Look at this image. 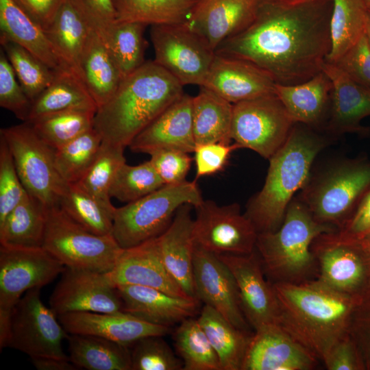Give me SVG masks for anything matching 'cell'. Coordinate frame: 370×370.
<instances>
[{
    "mask_svg": "<svg viewBox=\"0 0 370 370\" xmlns=\"http://www.w3.org/2000/svg\"><path fill=\"white\" fill-rule=\"evenodd\" d=\"M333 0H258L251 22L215 53L251 62L276 84H297L322 70L331 49Z\"/></svg>",
    "mask_w": 370,
    "mask_h": 370,
    "instance_id": "6da1fadb",
    "label": "cell"
},
{
    "mask_svg": "<svg viewBox=\"0 0 370 370\" xmlns=\"http://www.w3.org/2000/svg\"><path fill=\"white\" fill-rule=\"evenodd\" d=\"M272 284L280 309L279 325L322 360L349 332L358 301L317 279Z\"/></svg>",
    "mask_w": 370,
    "mask_h": 370,
    "instance_id": "7a4b0ae2",
    "label": "cell"
},
{
    "mask_svg": "<svg viewBox=\"0 0 370 370\" xmlns=\"http://www.w3.org/2000/svg\"><path fill=\"white\" fill-rule=\"evenodd\" d=\"M184 93L183 86L169 72L153 60L146 61L97 108L94 128L102 141L125 148Z\"/></svg>",
    "mask_w": 370,
    "mask_h": 370,
    "instance_id": "3957f363",
    "label": "cell"
},
{
    "mask_svg": "<svg viewBox=\"0 0 370 370\" xmlns=\"http://www.w3.org/2000/svg\"><path fill=\"white\" fill-rule=\"evenodd\" d=\"M295 123L284 145L269 159L262 189L253 196L244 213L258 233L274 232L282 225L295 193L310 175L318 154L330 143V136Z\"/></svg>",
    "mask_w": 370,
    "mask_h": 370,
    "instance_id": "277c9868",
    "label": "cell"
},
{
    "mask_svg": "<svg viewBox=\"0 0 370 370\" xmlns=\"http://www.w3.org/2000/svg\"><path fill=\"white\" fill-rule=\"evenodd\" d=\"M334 230L317 221L300 199L294 197L280 227L258 234L256 249L269 281L299 283L312 280L317 273L312 243L319 234Z\"/></svg>",
    "mask_w": 370,
    "mask_h": 370,
    "instance_id": "5b68a950",
    "label": "cell"
},
{
    "mask_svg": "<svg viewBox=\"0 0 370 370\" xmlns=\"http://www.w3.org/2000/svg\"><path fill=\"white\" fill-rule=\"evenodd\" d=\"M370 188V160L343 159L310 175L298 197L319 222L340 230Z\"/></svg>",
    "mask_w": 370,
    "mask_h": 370,
    "instance_id": "8992f818",
    "label": "cell"
},
{
    "mask_svg": "<svg viewBox=\"0 0 370 370\" xmlns=\"http://www.w3.org/2000/svg\"><path fill=\"white\" fill-rule=\"evenodd\" d=\"M196 181L166 184L151 193L116 208L112 235L123 249L139 245L160 236L171 224L177 209L203 201Z\"/></svg>",
    "mask_w": 370,
    "mask_h": 370,
    "instance_id": "52a82bcc",
    "label": "cell"
},
{
    "mask_svg": "<svg viewBox=\"0 0 370 370\" xmlns=\"http://www.w3.org/2000/svg\"><path fill=\"white\" fill-rule=\"evenodd\" d=\"M42 247L65 267L102 273L114 267L123 249L112 234H95L71 219L59 206L47 209Z\"/></svg>",
    "mask_w": 370,
    "mask_h": 370,
    "instance_id": "ba28073f",
    "label": "cell"
},
{
    "mask_svg": "<svg viewBox=\"0 0 370 370\" xmlns=\"http://www.w3.org/2000/svg\"><path fill=\"white\" fill-rule=\"evenodd\" d=\"M19 177L27 193L47 209L59 206L68 183L60 175L54 149L28 122L1 129Z\"/></svg>",
    "mask_w": 370,
    "mask_h": 370,
    "instance_id": "9c48e42d",
    "label": "cell"
},
{
    "mask_svg": "<svg viewBox=\"0 0 370 370\" xmlns=\"http://www.w3.org/2000/svg\"><path fill=\"white\" fill-rule=\"evenodd\" d=\"M317 266V279L358 301L370 278V251L361 239L338 230L323 232L311 245Z\"/></svg>",
    "mask_w": 370,
    "mask_h": 370,
    "instance_id": "30bf717a",
    "label": "cell"
},
{
    "mask_svg": "<svg viewBox=\"0 0 370 370\" xmlns=\"http://www.w3.org/2000/svg\"><path fill=\"white\" fill-rule=\"evenodd\" d=\"M295 123L275 93L233 104L231 138L269 159L286 143Z\"/></svg>",
    "mask_w": 370,
    "mask_h": 370,
    "instance_id": "8fae6325",
    "label": "cell"
},
{
    "mask_svg": "<svg viewBox=\"0 0 370 370\" xmlns=\"http://www.w3.org/2000/svg\"><path fill=\"white\" fill-rule=\"evenodd\" d=\"M153 61L183 86L204 84L215 51L196 32L184 25H151Z\"/></svg>",
    "mask_w": 370,
    "mask_h": 370,
    "instance_id": "7c38bea8",
    "label": "cell"
},
{
    "mask_svg": "<svg viewBox=\"0 0 370 370\" xmlns=\"http://www.w3.org/2000/svg\"><path fill=\"white\" fill-rule=\"evenodd\" d=\"M58 316L40 298V288L27 291L12 311L10 347L27 354L30 358L52 357L69 359L62 341L69 334Z\"/></svg>",
    "mask_w": 370,
    "mask_h": 370,
    "instance_id": "4fadbf2b",
    "label": "cell"
},
{
    "mask_svg": "<svg viewBox=\"0 0 370 370\" xmlns=\"http://www.w3.org/2000/svg\"><path fill=\"white\" fill-rule=\"evenodd\" d=\"M195 208L196 245L217 255H247L255 251L258 233L238 204L220 206L203 200Z\"/></svg>",
    "mask_w": 370,
    "mask_h": 370,
    "instance_id": "5bb4252c",
    "label": "cell"
},
{
    "mask_svg": "<svg viewBox=\"0 0 370 370\" xmlns=\"http://www.w3.org/2000/svg\"><path fill=\"white\" fill-rule=\"evenodd\" d=\"M65 266L43 247L0 245V312L12 313L23 293L42 288Z\"/></svg>",
    "mask_w": 370,
    "mask_h": 370,
    "instance_id": "9a60e30c",
    "label": "cell"
},
{
    "mask_svg": "<svg viewBox=\"0 0 370 370\" xmlns=\"http://www.w3.org/2000/svg\"><path fill=\"white\" fill-rule=\"evenodd\" d=\"M56 315L75 312L123 311L116 286L106 273L65 267L49 299Z\"/></svg>",
    "mask_w": 370,
    "mask_h": 370,
    "instance_id": "2e32d148",
    "label": "cell"
},
{
    "mask_svg": "<svg viewBox=\"0 0 370 370\" xmlns=\"http://www.w3.org/2000/svg\"><path fill=\"white\" fill-rule=\"evenodd\" d=\"M193 282L197 299L221 313L237 328L249 333L238 287L227 266L218 255L195 245Z\"/></svg>",
    "mask_w": 370,
    "mask_h": 370,
    "instance_id": "e0dca14e",
    "label": "cell"
},
{
    "mask_svg": "<svg viewBox=\"0 0 370 370\" xmlns=\"http://www.w3.org/2000/svg\"><path fill=\"white\" fill-rule=\"evenodd\" d=\"M236 281L241 308L254 330L264 325L279 324L280 309L271 281L266 280L258 254H221Z\"/></svg>",
    "mask_w": 370,
    "mask_h": 370,
    "instance_id": "ac0fdd59",
    "label": "cell"
},
{
    "mask_svg": "<svg viewBox=\"0 0 370 370\" xmlns=\"http://www.w3.org/2000/svg\"><path fill=\"white\" fill-rule=\"evenodd\" d=\"M317 358L279 324H270L251 336L241 370H309Z\"/></svg>",
    "mask_w": 370,
    "mask_h": 370,
    "instance_id": "d6986e66",
    "label": "cell"
},
{
    "mask_svg": "<svg viewBox=\"0 0 370 370\" xmlns=\"http://www.w3.org/2000/svg\"><path fill=\"white\" fill-rule=\"evenodd\" d=\"M193 98L183 94L166 108L128 146L136 153L149 154L162 149L194 152Z\"/></svg>",
    "mask_w": 370,
    "mask_h": 370,
    "instance_id": "ffe728a7",
    "label": "cell"
},
{
    "mask_svg": "<svg viewBox=\"0 0 370 370\" xmlns=\"http://www.w3.org/2000/svg\"><path fill=\"white\" fill-rule=\"evenodd\" d=\"M106 275L116 286H147L173 296L190 298L166 269L158 249L156 238L123 249L114 268Z\"/></svg>",
    "mask_w": 370,
    "mask_h": 370,
    "instance_id": "44dd1931",
    "label": "cell"
},
{
    "mask_svg": "<svg viewBox=\"0 0 370 370\" xmlns=\"http://www.w3.org/2000/svg\"><path fill=\"white\" fill-rule=\"evenodd\" d=\"M58 319L68 334L97 336L128 347L141 338L170 332V327L151 323L124 311L75 312L58 315Z\"/></svg>",
    "mask_w": 370,
    "mask_h": 370,
    "instance_id": "7402d4cb",
    "label": "cell"
},
{
    "mask_svg": "<svg viewBox=\"0 0 370 370\" xmlns=\"http://www.w3.org/2000/svg\"><path fill=\"white\" fill-rule=\"evenodd\" d=\"M271 76L247 61L215 53L203 87L232 103L275 92Z\"/></svg>",
    "mask_w": 370,
    "mask_h": 370,
    "instance_id": "603a6c76",
    "label": "cell"
},
{
    "mask_svg": "<svg viewBox=\"0 0 370 370\" xmlns=\"http://www.w3.org/2000/svg\"><path fill=\"white\" fill-rule=\"evenodd\" d=\"M258 0H198L186 25L214 50L253 20Z\"/></svg>",
    "mask_w": 370,
    "mask_h": 370,
    "instance_id": "cb8c5ba5",
    "label": "cell"
},
{
    "mask_svg": "<svg viewBox=\"0 0 370 370\" xmlns=\"http://www.w3.org/2000/svg\"><path fill=\"white\" fill-rule=\"evenodd\" d=\"M322 70L332 83V103L324 132L330 136L366 134L362 121L370 116V88L364 86L325 60Z\"/></svg>",
    "mask_w": 370,
    "mask_h": 370,
    "instance_id": "d4e9b609",
    "label": "cell"
},
{
    "mask_svg": "<svg viewBox=\"0 0 370 370\" xmlns=\"http://www.w3.org/2000/svg\"><path fill=\"white\" fill-rule=\"evenodd\" d=\"M193 207L188 204L181 206L168 228L156 238V241L166 269L189 297L197 299L193 282L196 243Z\"/></svg>",
    "mask_w": 370,
    "mask_h": 370,
    "instance_id": "484cf974",
    "label": "cell"
},
{
    "mask_svg": "<svg viewBox=\"0 0 370 370\" xmlns=\"http://www.w3.org/2000/svg\"><path fill=\"white\" fill-rule=\"evenodd\" d=\"M123 311L153 324L170 327L192 317L199 301L175 297L160 290L138 285L116 286Z\"/></svg>",
    "mask_w": 370,
    "mask_h": 370,
    "instance_id": "4316f807",
    "label": "cell"
},
{
    "mask_svg": "<svg viewBox=\"0 0 370 370\" xmlns=\"http://www.w3.org/2000/svg\"><path fill=\"white\" fill-rule=\"evenodd\" d=\"M275 93L295 123L324 132L330 112L332 83L323 70L299 84H276Z\"/></svg>",
    "mask_w": 370,
    "mask_h": 370,
    "instance_id": "83f0119b",
    "label": "cell"
},
{
    "mask_svg": "<svg viewBox=\"0 0 370 370\" xmlns=\"http://www.w3.org/2000/svg\"><path fill=\"white\" fill-rule=\"evenodd\" d=\"M0 40L19 45L54 70L70 69L55 51L45 30L14 0H0Z\"/></svg>",
    "mask_w": 370,
    "mask_h": 370,
    "instance_id": "f1b7e54d",
    "label": "cell"
},
{
    "mask_svg": "<svg viewBox=\"0 0 370 370\" xmlns=\"http://www.w3.org/2000/svg\"><path fill=\"white\" fill-rule=\"evenodd\" d=\"M80 70L82 81L97 108L110 99L122 80L108 47L92 29L82 56Z\"/></svg>",
    "mask_w": 370,
    "mask_h": 370,
    "instance_id": "f546056e",
    "label": "cell"
},
{
    "mask_svg": "<svg viewBox=\"0 0 370 370\" xmlns=\"http://www.w3.org/2000/svg\"><path fill=\"white\" fill-rule=\"evenodd\" d=\"M193 98V126L197 145L230 143L233 103L200 86Z\"/></svg>",
    "mask_w": 370,
    "mask_h": 370,
    "instance_id": "4dcf8cb0",
    "label": "cell"
},
{
    "mask_svg": "<svg viewBox=\"0 0 370 370\" xmlns=\"http://www.w3.org/2000/svg\"><path fill=\"white\" fill-rule=\"evenodd\" d=\"M66 339L69 359L77 369L131 370L128 346L88 334H69Z\"/></svg>",
    "mask_w": 370,
    "mask_h": 370,
    "instance_id": "1f68e13d",
    "label": "cell"
},
{
    "mask_svg": "<svg viewBox=\"0 0 370 370\" xmlns=\"http://www.w3.org/2000/svg\"><path fill=\"white\" fill-rule=\"evenodd\" d=\"M75 108L97 110L81 77L71 69L56 71L52 82L33 101L27 121L40 116Z\"/></svg>",
    "mask_w": 370,
    "mask_h": 370,
    "instance_id": "d6a6232c",
    "label": "cell"
},
{
    "mask_svg": "<svg viewBox=\"0 0 370 370\" xmlns=\"http://www.w3.org/2000/svg\"><path fill=\"white\" fill-rule=\"evenodd\" d=\"M90 30L69 0H65L45 30L60 59L81 79L80 62Z\"/></svg>",
    "mask_w": 370,
    "mask_h": 370,
    "instance_id": "836d02e7",
    "label": "cell"
},
{
    "mask_svg": "<svg viewBox=\"0 0 370 370\" xmlns=\"http://www.w3.org/2000/svg\"><path fill=\"white\" fill-rule=\"evenodd\" d=\"M197 319L219 357L221 369L241 370L251 335L208 305L204 304Z\"/></svg>",
    "mask_w": 370,
    "mask_h": 370,
    "instance_id": "e575fe53",
    "label": "cell"
},
{
    "mask_svg": "<svg viewBox=\"0 0 370 370\" xmlns=\"http://www.w3.org/2000/svg\"><path fill=\"white\" fill-rule=\"evenodd\" d=\"M47 208L29 194L0 223V243L18 247H42Z\"/></svg>",
    "mask_w": 370,
    "mask_h": 370,
    "instance_id": "d590c367",
    "label": "cell"
},
{
    "mask_svg": "<svg viewBox=\"0 0 370 370\" xmlns=\"http://www.w3.org/2000/svg\"><path fill=\"white\" fill-rule=\"evenodd\" d=\"M198 0H112L116 22L184 25Z\"/></svg>",
    "mask_w": 370,
    "mask_h": 370,
    "instance_id": "8d00e7d4",
    "label": "cell"
},
{
    "mask_svg": "<svg viewBox=\"0 0 370 370\" xmlns=\"http://www.w3.org/2000/svg\"><path fill=\"white\" fill-rule=\"evenodd\" d=\"M96 109L75 108L37 117L29 123L38 136L56 149L94 127Z\"/></svg>",
    "mask_w": 370,
    "mask_h": 370,
    "instance_id": "74e56055",
    "label": "cell"
},
{
    "mask_svg": "<svg viewBox=\"0 0 370 370\" xmlns=\"http://www.w3.org/2000/svg\"><path fill=\"white\" fill-rule=\"evenodd\" d=\"M59 206L89 232L101 236L112 234L116 207H108L77 184H68Z\"/></svg>",
    "mask_w": 370,
    "mask_h": 370,
    "instance_id": "f35d334b",
    "label": "cell"
},
{
    "mask_svg": "<svg viewBox=\"0 0 370 370\" xmlns=\"http://www.w3.org/2000/svg\"><path fill=\"white\" fill-rule=\"evenodd\" d=\"M184 370H222L219 357L197 319L180 322L173 333Z\"/></svg>",
    "mask_w": 370,
    "mask_h": 370,
    "instance_id": "ab89813d",
    "label": "cell"
},
{
    "mask_svg": "<svg viewBox=\"0 0 370 370\" xmlns=\"http://www.w3.org/2000/svg\"><path fill=\"white\" fill-rule=\"evenodd\" d=\"M366 17L367 11L358 0H333L327 61L337 60L365 34Z\"/></svg>",
    "mask_w": 370,
    "mask_h": 370,
    "instance_id": "60d3db41",
    "label": "cell"
},
{
    "mask_svg": "<svg viewBox=\"0 0 370 370\" xmlns=\"http://www.w3.org/2000/svg\"><path fill=\"white\" fill-rule=\"evenodd\" d=\"M146 26L136 22H116L111 29L107 47L122 79L145 62Z\"/></svg>",
    "mask_w": 370,
    "mask_h": 370,
    "instance_id": "b9f144b4",
    "label": "cell"
},
{
    "mask_svg": "<svg viewBox=\"0 0 370 370\" xmlns=\"http://www.w3.org/2000/svg\"><path fill=\"white\" fill-rule=\"evenodd\" d=\"M0 42L18 81L33 102L52 82L56 70L12 41L1 39Z\"/></svg>",
    "mask_w": 370,
    "mask_h": 370,
    "instance_id": "7bdbcfd3",
    "label": "cell"
},
{
    "mask_svg": "<svg viewBox=\"0 0 370 370\" xmlns=\"http://www.w3.org/2000/svg\"><path fill=\"white\" fill-rule=\"evenodd\" d=\"M124 149L123 147L102 141L95 160L81 180L75 183L110 208L114 207L110 201V187L119 169L126 162Z\"/></svg>",
    "mask_w": 370,
    "mask_h": 370,
    "instance_id": "ee69618b",
    "label": "cell"
},
{
    "mask_svg": "<svg viewBox=\"0 0 370 370\" xmlns=\"http://www.w3.org/2000/svg\"><path fill=\"white\" fill-rule=\"evenodd\" d=\"M102 137L93 127L67 144L54 149L57 169L68 184H75L95 160Z\"/></svg>",
    "mask_w": 370,
    "mask_h": 370,
    "instance_id": "f6af8a7d",
    "label": "cell"
},
{
    "mask_svg": "<svg viewBox=\"0 0 370 370\" xmlns=\"http://www.w3.org/2000/svg\"><path fill=\"white\" fill-rule=\"evenodd\" d=\"M164 185L149 160L134 166L125 162L114 179L110 196L127 204L151 193Z\"/></svg>",
    "mask_w": 370,
    "mask_h": 370,
    "instance_id": "bcb514c9",
    "label": "cell"
},
{
    "mask_svg": "<svg viewBox=\"0 0 370 370\" xmlns=\"http://www.w3.org/2000/svg\"><path fill=\"white\" fill-rule=\"evenodd\" d=\"M131 370H180L183 363L162 336H148L133 344Z\"/></svg>",
    "mask_w": 370,
    "mask_h": 370,
    "instance_id": "7dc6e473",
    "label": "cell"
},
{
    "mask_svg": "<svg viewBox=\"0 0 370 370\" xmlns=\"http://www.w3.org/2000/svg\"><path fill=\"white\" fill-rule=\"evenodd\" d=\"M27 195L8 145L0 136V223Z\"/></svg>",
    "mask_w": 370,
    "mask_h": 370,
    "instance_id": "c3c4849f",
    "label": "cell"
},
{
    "mask_svg": "<svg viewBox=\"0 0 370 370\" xmlns=\"http://www.w3.org/2000/svg\"><path fill=\"white\" fill-rule=\"evenodd\" d=\"M2 48L0 53V106L26 122L32 101L27 97Z\"/></svg>",
    "mask_w": 370,
    "mask_h": 370,
    "instance_id": "681fc988",
    "label": "cell"
},
{
    "mask_svg": "<svg viewBox=\"0 0 370 370\" xmlns=\"http://www.w3.org/2000/svg\"><path fill=\"white\" fill-rule=\"evenodd\" d=\"M69 1L107 46L111 29L116 23L112 0H69Z\"/></svg>",
    "mask_w": 370,
    "mask_h": 370,
    "instance_id": "f907efd6",
    "label": "cell"
},
{
    "mask_svg": "<svg viewBox=\"0 0 370 370\" xmlns=\"http://www.w3.org/2000/svg\"><path fill=\"white\" fill-rule=\"evenodd\" d=\"M331 63L357 83L370 88V44L365 32L354 45Z\"/></svg>",
    "mask_w": 370,
    "mask_h": 370,
    "instance_id": "816d5d0a",
    "label": "cell"
},
{
    "mask_svg": "<svg viewBox=\"0 0 370 370\" xmlns=\"http://www.w3.org/2000/svg\"><path fill=\"white\" fill-rule=\"evenodd\" d=\"M149 155L150 162L164 185L178 184L186 180L192 163V158L188 153L173 149H162L151 152Z\"/></svg>",
    "mask_w": 370,
    "mask_h": 370,
    "instance_id": "f5cc1de1",
    "label": "cell"
},
{
    "mask_svg": "<svg viewBox=\"0 0 370 370\" xmlns=\"http://www.w3.org/2000/svg\"><path fill=\"white\" fill-rule=\"evenodd\" d=\"M241 148L234 144L210 143L197 145L194 150L196 165L195 181L199 177L214 175L225 167L231 153Z\"/></svg>",
    "mask_w": 370,
    "mask_h": 370,
    "instance_id": "db71d44e",
    "label": "cell"
},
{
    "mask_svg": "<svg viewBox=\"0 0 370 370\" xmlns=\"http://www.w3.org/2000/svg\"><path fill=\"white\" fill-rule=\"evenodd\" d=\"M322 360L328 370L362 369L357 344L349 331L332 345Z\"/></svg>",
    "mask_w": 370,
    "mask_h": 370,
    "instance_id": "11a10c76",
    "label": "cell"
},
{
    "mask_svg": "<svg viewBox=\"0 0 370 370\" xmlns=\"http://www.w3.org/2000/svg\"><path fill=\"white\" fill-rule=\"evenodd\" d=\"M338 231L357 239H362L370 232V188L362 196L346 223Z\"/></svg>",
    "mask_w": 370,
    "mask_h": 370,
    "instance_id": "9f6ffc18",
    "label": "cell"
},
{
    "mask_svg": "<svg viewBox=\"0 0 370 370\" xmlns=\"http://www.w3.org/2000/svg\"><path fill=\"white\" fill-rule=\"evenodd\" d=\"M15 3L45 30L65 0H14Z\"/></svg>",
    "mask_w": 370,
    "mask_h": 370,
    "instance_id": "6f0895ef",
    "label": "cell"
},
{
    "mask_svg": "<svg viewBox=\"0 0 370 370\" xmlns=\"http://www.w3.org/2000/svg\"><path fill=\"white\" fill-rule=\"evenodd\" d=\"M349 331L358 334L364 340L365 365L370 369V320L355 319L353 316Z\"/></svg>",
    "mask_w": 370,
    "mask_h": 370,
    "instance_id": "680465c9",
    "label": "cell"
},
{
    "mask_svg": "<svg viewBox=\"0 0 370 370\" xmlns=\"http://www.w3.org/2000/svg\"><path fill=\"white\" fill-rule=\"evenodd\" d=\"M31 360L38 370H75L77 369L70 359L40 357L32 358Z\"/></svg>",
    "mask_w": 370,
    "mask_h": 370,
    "instance_id": "91938a15",
    "label": "cell"
},
{
    "mask_svg": "<svg viewBox=\"0 0 370 370\" xmlns=\"http://www.w3.org/2000/svg\"><path fill=\"white\" fill-rule=\"evenodd\" d=\"M365 34L370 44V13L367 11Z\"/></svg>",
    "mask_w": 370,
    "mask_h": 370,
    "instance_id": "94428289",
    "label": "cell"
},
{
    "mask_svg": "<svg viewBox=\"0 0 370 370\" xmlns=\"http://www.w3.org/2000/svg\"><path fill=\"white\" fill-rule=\"evenodd\" d=\"M366 11L370 13V0H358Z\"/></svg>",
    "mask_w": 370,
    "mask_h": 370,
    "instance_id": "6125c7cd",
    "label": "cell"
},
{
    "mask_svg": "<svg viewBox=\"0 0 370 370\" xmlns=\"http://www.w3.org/2000/svg\"><path fill=\"white\" fill-rule=\"evenodd\" d=\"M362 241L363 242L365 247L370 251V232L368 233L364 238H362Z\"/></svg>",
    "mask_w": 370,
    "mask_h": 370,
    "instance_id": "be15d7a7",
    "label": "cell"
}]
</instances>
